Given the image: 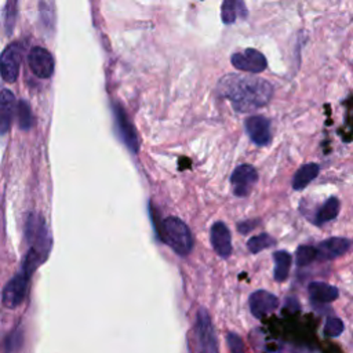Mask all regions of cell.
Listing matches in <instances>:
<instances>
[{"instance_id": "1", "label": "cell", "mask_w": 353, "mask_h": 353, "mask_svg": "<svg viewBox=\"0 0 353 353\" xmlns=\"http://www.w3.org/2000/svg\"><path fill=\"white\" fill-rule=\"evenodd\" d=\"M221 95L228 98L239 112H252L265 106L273 94L272 84L259 77L226 74L218 84Z\"/></svg>"}, {"instance_id": "2", "label": "cell", "mask_w": 353, "mask_h": 353, "mask_svg": "<svg viewBox=\"0 0 353 353\" xmlns=\"http://www.w3.org/2000/svg\"><path fill=\"white\" fill-rule=\"evenodd\" d=\"M161 239L182 256L189 255L193 248V237L188 225L176 216H168L163 221Z\"/></svg>"}, {"instance_id": "3", "label": "cell", "mask_w": 353, "mask_h": 353, "mask_svg": "<svg viewBox=\"0 0 353 353\" xmlns=\"http://www.w3.org/2000/svg\"><path fill=\"white\" fill-rule=\"evenodd\" d=\"M25 236L29 244L28 251H32L46 259L51 247V239L44 218L39 214H30L25 225Z\"/></svg>"}, {"instance_id": "4", "label": "cell", "mask_w": 353, "mask_h": 353, "mask_svg": "<svg viewBox=\"0 0 353 353\" xmlns=\"http://www.w3.org/2000/svg\"><path fill=\"white\" fill-rule=\"evenodd\" d=\"M194 334L197 342V353H218L214 327L207 310L203 307H200L197 312Z\"/></svg>"}, {"instance_id": "5", "label": "cell", "mask_w": 353, "mask_h": 353, "mask_svg": "<svg viewBox=\"0 0 353 353\" xmlns=\"http://www.w3.org/2000/svg\"><path fill=\"white\" fill-rule=\"evenodd\" d=\"M30 273L21 269L4 287L1 301L3 305L8 309H14L19 306L29 290V281H30Z\"/></svg>"}, {"instance_id": "6", "label": "cell", "mask_w": 353, "mask_h": 353, "mask_svg": "<svg viewBox=\"0 0 353 353\" xmlns=\"http://www.w3.org/2000/svg\"><path fill=\"white\" fill-rule=\"evenodd\" d=\"M21 46L18 43L10 44L0 55V74L4 81L14 83L19 74L21 66Z\"/></svg>"}, {"instance_id": "7", "label": "cell", "mask_w": 353, "mask_h": 353, "mask_svg": "<svg viewBox=\"0 0 353 353\" xmlns=\"http://www.w3.org/2000/svg\"><path fill=\"white\" fill-rule=\"evenodd\" d=\"M30 70L39 79H48L54 73V58L51 52L43 47H33L28 55Z\"/></svg>"}, {"instance_id": "8", "label": "cell", "mask_w": 353, "mask_h": 353, "mask_svg": "<svg viewBox=\"0 0 353 353\" xmlns=\"http://www.w3.org/2000/svg\"><path fill=\"white\" fill-rule=\"evenodd\" d=\"M230 61L233 66H236L239 70H245L250 73H261L268 66L263 54L254 48H247L243 52H234Z\"/></svg>"}, {"instance_id": "9", "label": "cell", "mask_w": 353, "mask_h": 353, "mask_svg": "<svg viewBox=\"0 0 353 353\" xmlns=\"http://www.w3.org/2000/svg\"><path fill=\"white\" fill-rule=\"evenodd\" d=\"M256 181H258V172L250 164L239 165L230 176L233 192L236 196H240V197L247 196L251 188L256 183Z\"/></svg>"}, {"instance_id": "10", "label": "cell", "mask_w": 353, "mask_h": 353, "mask_svg": "<svg viewBox=\"0 0 353 353\" xmlns=\"http://www.w3.org/2000/svg\"><path fill=\"white\" fill-rule=\"evenodd\" d=\"M353 247V240L346 237H330L323 240L317 248V258L320 259H334L350 251Z\"/></svg>"}, {"instance_id": "11", "label": "cell", "mask_w": 353, "mask_h": 353, "mask_svg": "<svg viewBox=\"0 0 353 353\" xmlns=\"http://www.w3.org/2000/svg\"><path fill=\"white\" fill-rule=\"evenodd\" d=\"M248 305H250V310L251 313L256 317H265L266 314L272 313L277 306H279V299L276 295L259 290L251 294L250 299H248Z\"/></svg>"}, {"instance_id": "12", "label": "cell", "mask_w": 353, "mask_h": 353, "mask_svg": "<svg viewBox=\"0 0 353 353\" xmlns=\"http://www.w3.org/2000/svg\"><path fill=\"white\" fill-rule=\"evenodd\" d=\"M245 130L251 141L259 146H265L270 142V123L263 116H251L245 120Z\"/></svg>"}, {"instance_id": "13", "label": "cell", "mask_w": 353, "mask_h": 353, "mask_svg": "<svg viewBox=\"0 0 353 353\" xmlns=\"http://www.w3.org/2000/svg\"><path fill=\"white\" fill-rule=\"evenodd\" d=\"M210 236L215 252L222 258H228L232 252V239L228 226L223 222H215L211 226Z\"/></svg>"}, {"instance_id": "14", "label": "cell", "mask_w": 353, "mask_h": 353, "mask_svg": "<svg viewBox=\"0 0 353 353\" xmlns=\"http://www.w3.org/2000/svg\"><path fill=\"white\" fill-rule=\"evenodd\" d=\"M114 119H116V124H117L121 139L130 148L131 152H137L138 150V137H137L135 128L132 127V124L128 120L123 108L119 105L114 106Z\"/></svg>"}, {"instance_id": "15", "label": "cell", "mask_w": 353, "mask_h": 353, "mask_svg": "<svg viewBox=\"0 0 353 353\" xmlns=\"http://www.w3.org/2000/svg\"><path fill=\"white\" fill-rule=\"evenodd\" d=\"M17 110L15 97L10 90L0 91V134H6L12 123Z\"/></svg>"}, {"instance_id": "16", "label": "cell", "mask_w": 353, "mask_h": 353, "mask_svg": "<svg viewBox=\"0 0 353 353\" xmlns=\"http://www.w3.org/2000/svg\"><path fill=\"white\" fill-rule=\"evenodd\" d=\"M309 295L313 301L320 302V303H327V302H332L338 298L339 291L336 287L327 284V283H321V281H313L309 284Z\"/></svg>"}, {"instance_id": "17", "label": "cell", "mask_w": 353, "mask_h": 353, "mask_svg": "<svg viewBox=\"0 0 353 353\" xmlns=\"http://www.w3.org/2000/svg\"><path fill=\"white\" fill-rule=\"evenodd\" d=\"M247 17V8L243 1H236V0H226L222 3L221 8V18L223 23L230 25L233 23L237 18H245Z\"/></svg>"}, {"instance_id": "18", "label": "cell", "mask_w": 353, "mask_h": 353, "mask_svg": "<svg viewBox=\"0 0 353 353\" xmlns=\"http://www.w3.org/2000/svg\"><path fill=\"white\" fill-rule=\"evenodd\" d=\"M319 165L316 163H307L302 165L294 175L292 178V188L295 190H301L306 188L317 175H319Z\"/></svg>"}, {"instance_id": "19", "label": "cell", "mask_w": 353, "mask_h": 353, "mask_svg": "<svg viewBox=\"0 0 353 353\" xmlns=\"http://www.w3.org/2000/svg\"><path fill=\"white\" fill-rule=\"evenodd\" d=\"M273 259H274V280L284 281L288 276L292 258L287 251H276L273 254Z\"/></svg>"}, {"instance_id": "20", "label": "cell", "mask_w": 353, "mask_h": 353, "mask_svg": "<svg viewBox=\"0 0 353 353\" xmlns=\"http://www.w3.org/2000/svg\"><path fill=\"white\" fill-rule=\"evenodd\" d=\"M339 212V200L336 197H330L323 207L319 210L317 215H316V223H324L328 222L331 219H334Z\"/></svg>"}, {"instance_id": "21", "label": "cell", "mask_w": 353, "mask_h": 353, "mask_svg": "<svg viewBox=\"0 0 353 353\" xmlns=\"http://www.w3.org/2000/svg\"><path fill=\"white\" fill-rule=\"evenodd\" d=\"M273 244H274V239L268 233H261L258 236L248 239V241H247V247L252 254H256Z\"/></svg>"}, {"instance_id": "22", "label": "cell", "mask_w": 353, "mask_h": 353, "mask_svg": "<svg viewBox=\"0 0 353 353\" xmlns=\"http://www.w3.org/2000/svg\"><path fill=\"white\" fill-rule=\"evenodd\" d=\"M17 116H18L19 127L22 130H29L32 127L33 116H32V110H30V106L28 102L19 101L17 103Z\"/></svg>"}, {"instance_id": "23", "label": "cell", "mask_w": 353, "mask_h": 353, "mask_svg": "<svg viewBox=\"0 0 353 353\" xmlns=\"http://www.w3.org/2000/svg\"><path fill=\"white\" fill-rule=\"evenodd\" d=\"M316 258H317V252H316L314 247H312V245L298 247L296 255H295L298 266H306V265L312 263Z\"/></svg>"}, {"instance_id": "24", "label": "cell", "mask_w": 353, "mask_h": 353, "mask_svg": "<svg viewBox=\"0 0 353 353\" xmlns=\"http://www.w3.org/2000/svg\"><path fill=\"white\" fill-rule=\"evenodd\" d=\"M343 331V324L336 317H330L324 325V334L328 336H338Z\"/></svg>"}, {"instance_id": "25", "label": "cell", "mask_w": 353, "mask_h": 353, "mask_svg": "<svg viewBox=\"0 0 353 353\" xmlns=\"http://www.w3.org/2000/svg\"><path fill=\"white\" fill-rule=\"evenodd\" d=\"M6 18H4V25H6V29L7 32H11L12 30V26H14V19H15V14H17V3L12 1V3H8L7 7H6Z\"/></svg>"}, {"instance_id": "26", "label": "cell", "mask_w": 353, "mask_h": 353, "mask_svg": "<svg viewBox=\"0 0 353 353\" xmlns=\"http://www.w3.org/2000/svg\"><path fill=\"white\" fill-rule=\"evenodd\" d=\"M228 345H229L232 353H244V343L239 335L230 332L228 335Z\"/></svg>"}, {"instance_id": "27", "label": "cell", "mask_w": 353, "mask_h": 353, "mask_svg": "<svg viewBox=\"0 0 353 353\" xmlns=\"http://www.w3.org/2000/svg\"><path fill=\"white\" fill-rule=\"evenodd\" d=\"M256 223H258V221H245V222H240L239 225H237V228H239V230H240V233H247L248 230H251V229H254L255 226H256Z\"/></svg>"}]
</instances>
